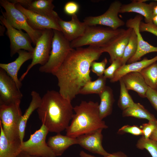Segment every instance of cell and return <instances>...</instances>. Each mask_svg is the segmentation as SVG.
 <instances>
[{
	"instance_id": "cell-25",
	"label": "cell",
	"mask_w": 157,
	"mask_h": 157,
	"mask_svg": "<svg viewBox=\"0 0 157 157\" xmlns=\"http://www.w3.org/2000/svg\"><path fill=\"white\" fill-rule=\"evenodd\" d=\"M31 95L32 97L31 101L24 114L22 115L19 124V135L22 143L23 142V140L28 120L33 112L39 107L42 102V98L37 92L34 90L32 91L31 93Z\"/></svg>"
},
{
	"instance_id": "cell-10",
	"label": "cell",
	"mask_w": 157,
	"mask_h": 157,
	"mask_svg": "<svg viewBox=\"0 0 157 157\" xmlns=\"http://www.w3.org/2000/svg\"><path fill=\"white\" fill-rule=\"evenodd\" d=\"M122 5L120 1L115 0L111 3L108 10L104 14L96 16L86 17L83 22L88 26L101 25L114 30L118 29L125 24L118 16Z\"/></svg>"
},
{
	"instance_id": "cell-21",
	"label": "cell",
	"mask_w": 157,
	"mask_h": 157,
	"mask_svg": "<svg viewBox=\"0 0 157 157\" xmlns=\"http://www.w3.org/2000/svg\"><path fill=\"white\" fill-rule=\"evenodd\" d=\"M53 0H24L22 6L27 9L42 15L57 19L59 17L53 10L54 6Z\"/></svg>"
},
{
	"instance_id": "cell-30",
	"label": "cell",
	"mask_w": 157,
	"mask_h": 157,
	"mask_svg": "<svg viewBox=\"0 0 157 157\" xmlns=\"http://www.w3.org/2000/svg\"><path fill=\"white\" fill-rule=\"evenodd\" d=\"M137 47V36L133 29L129 42L125 47L121 59L122 65L126 64L128 61L134 56L136 52Z\"/></svg>"
},
{
	"instance_id": "cell-5",
	"label": "cell",
	"mask_w": 157,
	"mask_h": 157,
	"mask_svg": "<svg viewBox=\"0 0 157 157\" xmlns=\"http://www.w3.org/2000/svg\"><path fill=\"white\" fill-rule=\"evenodd\" d=\"M124 29L119 28L114 30L108 27L87 26L82 36L70 42L71 46L73 49L86 45L101 48Z\"/></svg>"
},
{
	"instance_id": "cell-13",
	"label": "cell",
	"mask_w": 157,
	"mask_h": 157,
	"mask_svg": "<svg viewBox=\"0 0 157 157\" xmlns=\"http://www.w3.org/2000/svg\"><path fill=\"white\" fill-rule=\"evenodd\" d=\"M16 8L25 15L29 25L33 29L43 31L52 29L61 31L58 22V18L45 16L24 7L18 3L15 4Z\"/></svg>"
},
{
	"instance_id": "cell-6",
	"label": "cell",
	"mask_w": 157,
	"mask_h": 157,
	"mask_svg": "<svg viewBox=\"0 0 157 157\" xmlns=\"http://www.w3.org/2000/svg\"><path fill=\"white\" fill-rule=\"evenodd\" d=\"M20 104H0V121L4 133L10 140L20 139L19 126L22 116Z\"/></svg>"
},
{
	"instance_id": "cell-22",
	"label": "cell",
	"mask_w": 157,
	"mask_h": 157,
	"mask_svg": "<svg viewBox=\"0 0 157 157\" xmlns=\"http://www.w3.org/2000/svg\"><path fill=\"white\" fill-rule=\"evenodd\" d=\"M157 61V55L151 59L146 58L142 60L122 65L115 72L111 83L119 81L125 75L130 72H140L144 68Z\"/></svg>"
},
{
	"instance_id": "cell-42",
	"label": "cell",
	"mask_w": 157,
	"mask_h": 157,
	"mask_svg": "<svg viewBox=\"0 0 157 157\" xmlns=\"http://www.w3.org/2000/svg\"><path fill=\"white\" fill-rule=\"evenodd\" d=\"M149 138L157 142V128L155 129L152 132Z\"/></svg>"
},
{
	"instance_id": "cell-28",
	"label": "cell",
	"mask_w": 157,
	"mask_h": 157,
	"mask_svg": "<svg viewBox=\"0 0 157 157\" xmlns=\"http://www.w3.org/2000/svg\"><path fill=\"white\" fill-rule=\"evenodd\" d=\"M106 78L104 75L99 76L96 80L87 82L80 89L79 94H96L99 95L106 86Z\"/></svg>"
},
{
	"instance_id": "cell-26",
	"label": "cell",
	"mask_w": 157,
	"mask_h": 157,
	"mask_svg": "<svg viewBox=\"0 0 157 157\" xmlns=\"http://www.w3.org/2000/svg\"><path fill=\"white\" fill-rule=\"evenodd\" d=\"M99 95L100 99L99 104V115L103 120L112 113L115 99L113 90L108 86H106Z\"/></svg>"
},
{
	"instance_id": "cell-29",
	"label": "cell",
	"mask_w": 157,
	"mask_h": 157,
	"mask_svg": "<svg viewBox=\"0 0 157 157\" xmlns=\"http://www.w3.org/2000/svg\"><path fill=\"white\" fill-rule=\"evenodd\" d=\"M150 88L157 90V64L156 62L143 69L140 72Z\"/></svg>"
},
{
	"instance_id": "cell-4",
	"label": "cell",
	"mask_w": 157,
	"mask_h": 157,
	"mask_svg": "<svg viewBox=\"0 0 157 157\" xmlns=\"http://www.w3.org/2000/svg\"><path fill=\"white\" fill-rule=\"evenodd\" d=\"M53 35L49 59L44 65L41 66L39 71L42 73L53 74L61 66L70 51L73 49L70 42L64 36L61 31L53 30Z\"/></svg>"
},
{
	"instance_id": "cell-14",
	"label": "cell",
	"mask_w": 157,
	"mask_h": 157,
	"mask_svg": "<svg viewBox=\"0 0 157 157\" xmlns=\"http://www.w3.org/2000/svg\"><path fill=\"white\" fill-rule=\"evenodd\" d=\"M133 30L131 28L124 29L100 48L103 53L106 52L109 55V62L110 63L116 59H122Z\"/></svg>"
},
{
	"instance_id": "cell-38",
	"label": "cell",
	"mask_w": 157,
	"mask_h": 157,
	"mask_svg": "<svg viewBox=\"0 0 157 157\" xmlns=\"http://www.w3.org/2000/svg\"><path fill=\"white\" fill-rule=\"evenodd\" d=\"M139 28L140 32H149L157 36V26L154 25L152 22L146 23L141 21Z\"/></svg>"
},
{
	"instance_id": "cell-19",
	"label": "cell",
	"mask_w": 157,
	"mask_h": 157,
	"mask_svg": "<svg viewBox=\"0 0 157 157\" xmlns=\"http://www.w3.org/2000/svg\"><path fill=\"white\" fill-rule=\"evenodd\" d=\"M146 1L147 0H133L130 3L122 4L119 13H137L144 17L145 23L152 22L153 11L154 7L157 5V3L152 2L147 3L144 2Z\"/></svg>"
},
{
	"instance_id": "cell-37",
	"label": "cell",
	"mask_w": 157,
	"mask_h": 157,
	"mask_svg": "<svg viewBox=\"0 0 157 157\" xmlns=\"http://www.w3.org/2000/svg\"><path fill=\"white\" fill-rule=\"evenodd\" d=\"M80 8L79 4L76 2L71 1L67 2L64 8L65 13L67 15L72 16L76 15Z\"/></svg>"
},
{
	"instance_id": "cell-27",
	"label": "cell",
	"mask_w": 157,
	"mask_h": 157,
	"mask_svg": "<svg viewBox=\"0 0 157 157\" xmlns=\"http://www.w3.org/2000/svg\"><path fill=\"white\" fill-rule=\"evenodd\" d=\"M123 117H131L149 121L156 120L154 115L151 113L140 103H135L131 106L123 110Z\"/></svg>"
},
{
	"instance_id": "cell-11",
	"label": "cell",
	"mask_w": 157,
	"mask_h": 157,
	"mask_svg": "<svg viewBox=\"0 0 157 157\" xmlns=\"http://www.w3.org/2000/svg\"><path fill=\"white\" fill-rule=\"evenodd\" d=\"M0 20L1 24L7 29L6 33L10 42V55L11 57L20 50L33 52L34 48L31 45L32 42L27 33L14 28L3 15L0 16Z\"/></svg>"
},
{
	"instance_id": "cell-20",
	"label": "cell",
	"mask_w": 157,
	"mask_h": 157,
	"mask_svg": "<svg viewBox=\"0 0 157 157\" xmlns=\"http://www.w3.org/2000/svg\"><path fill=\"white\" fill-rule=\"evenodd\" d=\"M128 90L136 92L141 97H146L149 87L140 72H132L124 75L120 79Z\"/></svg>"
},
{
	"instance_id": "cell-1",
	"label": "cell",
	"mask_w": 157,
	"mask_h": 157,
	"mask_svg": "<svg viewBox=\"0 0 157 157\" xmlns=\"http://www.w3.org/2000/svg\"><path fill=\"white\" fill-rule=\"evenodd\" d=\"M103 53L100 48L89 46L73 49L58 69L53 74L58 81L59 92L71 101L81 88L91 81L90 68Z\"/></svg>"
},
{
	"instance_id": "cell-18",
	"label": "cell",
	"mask_w": 157,
	"mask_h": 157,
	"mask_svg": "<svg viewBox=\"0 0 157 157\" xmlns=\"http://www.w3.org/2000/svg\"><path fill=\"white\" fill-rule=\"evenodd\" d=\"M18 56L14 61L8 63H0V67L4 70L13 80L19 89L22 83L18 77V72L22 65L26 61L32 59L33 52L24 50L18 51Z\"/></svg>"
},
{
	"instance_id": "cell-12",
	"label": "cell",
	"mask_w": 157,
	"mask_h": 157,
	"mask_svg": "<svg viewBox=\"0 0 157 157\" xmlns=\"http://www.w3.org/2000/svg\"><path fill=\"white\" fill-rule=\"evenodd\" d=\"M23 95L13 80L0 68V104L21 102Z\"/></svg>"
},
{
	"instance_id": "cell-40",
	"label": "cell",
	"mask_w": 157,
	"mask_h": 157,
	"mask_svg": "<svg viewBox=\"0 0 157 157\" xmlns=\"http://www.w3.org/2000/svg\"><path fill=\"white\" fill-rule=\"evenodd\" d=\"M80 157H96L93 155L88 154L83 151H80L79 154ZM103 157H128L124 153L121 151H118L110 154V155Z\"/></svg>"
},
{
	"instance_id": "cell-46",
	"label": "cell",
	"mask_w": 157,
	"mask_h": 157,
	"mask_svg": "<svg viewBox=\"0 0 157 157\" xmlns=\"http://www.w3.org/2000/svg\"><path fill=\"white\" fill-rule=\"evenodd\" d=\"M155 1H157V0H155Z\"/></svg>"
},
{
	"instance_id": "cell-2",
	"label": "cell",
	"mask_w": 157,
	"mask_h": 157,
	"mask_svg": "<svg viewBox=\"0 0 157 157\" xmlns=\"http://www.w3.org/2000/svg\"><path fill=\"white\" fill-rule=\"evenodd\" d=\"M71 102L54 90H47L42 97L37 112L49 131L60 133L69 126L74 114Z\"/></svg>"
},
{
	"instance_id": "cell-41",
	"label": "cell",
	"mask_w": 157,
	"mask_h": 157,
	"mask_svg": "<svg viewBox=\"0 0 157 157\" xmlns=\"http://www.w3.org/2000/svg\"><path fill=\"white\" fill-rule=\"evenodd\" d=\"M17 157H39L36 156L31 155L23 151H21Z\"/></svg>"
},
{
	"instance_id": "cell-3",
	"label": "cell",
	"mask_w": 157,
	"mask_h": 157,
	"mask_svg": "<svg viewBox=\"0 0 157 157\" xmlns=\"http://www.w3.org/2000/svg\"><path fill=\"white\" fill-rule=\"evenodd\" d=\"M73 110L75 113L70 124L65 130L66 135L76 138L99 129L108 128L100 117L98 102L83 101L73 108Z\"/></svg>"
},
{
	"instance_id": "cell-45",
	"label": "cell",
	"mask_w": 157,
	"mask_h": 157,
	"mask_svg": "<svg viewBox=\"0 0 157 157\" xmlns=\"http://www.w3.org/2000/svg\"><path fill=\"white\" fill-rule=\"evenodd\" d=\"M156 15H157V5L154 8L153 11V17Z\"/></svg>"
},
{
	"instance_id": "cell-47",
	"label": "cell",
	"mask_w": 157,
	"mask_h": 157,
	"mask_svg": "<svg viewBox=\"0 0 157 157\" xmlns=\"http://www.w3.org/2000/svg\"><path fill=\"white\" fill-rule=\"evenodd\" d=\"M156 62V63H157V61Z\"/></svg>"
},
{
	"instance_id": "cell-8",
	"label": "cell",
	"mask_w": 157,
	"mask_h": 157,
	"mask_svg": "<svg viewBox=\"0 0 157 157\" xmlns=\"http://www.w3.org/2000/svg\"><path fill=\"white\" fill-rule=\"evenodd\" d=\"M49 132L47 128L42 124L39 129L31 134L28 140L22 143V151L39 157H56L46 142Z\"/></svg>"
},
{
	"instance_id": "cell-44",
	"label": "cell",
	"mask_w": 157,
	"mask_h": 157,
	"mask_svg": "<svg viewBox=\"0 0 157 157\" xmlns=\"http://www.w3.org/2000/svg\"><path fill=\"white\" fill-rule=\"evenodd\" d=\"M152 22L154 25L157 26V15L153 17Z\"/></svg>"
},
{
	"instance_id": "cell-16",
	"label": "cell",
	"mask_w": 157,
	"mask_h": 157,
	"mask_svg": "<svg viewBox=\"0 0 157 157\" xmlns=\"http://www.w3.org/2000/svg\"><path fill=\"white\" fill-rule=\"evenodd\" d=\"M102 129H99L89 133L81 135L76 138L77 144L88 151L103 156H109L103 148L102 142Z\"/></svg>"
},
{
	"instance_id": "cell-23",
	"label": "cell",
	"mask_w": 157,
	"mask_h": 157,
	"mask_svg": "<svg viewBox=\"0 0 157 157\" xmlns=\"http://www.w3.org/2000/svg\"><path fill=\"white\" fill-rule=\"evenodd\" d=\"M0 157H17L22 151L20 139L9 140L5 136L0 121Z\"/></svg>"
},
{
	"instance_id": "cell-24",
	"label": "cell",
	"mask_w": 157,
	"mask_h": 157,
	"mask_svg": "<svg viewBox=\"0 0 157 157\" xmlns=\"http://www.w3.org/2000/svg\"><path fill=\"white\" fill-rule=\"evenodd\" d=\"M47 143L56 156L62 155L70 146L77 144V142L76 138L58 133L55 135L49 137Z\"/></svg>"
},
{
	"instance_id": "cell-35",
	"label": "cell",
	"mask_w": 157,
	"mask_h": 157,
	"mask_svg": "<svg viewBox=\"0 0 157 157\" xmlns=\"http://www.w3.org/2000/svg\"><path fill=\"white\" fill-rule=\"evenodd\" d=\"M140 127L142 131V136L145 139H149L153 131L157 128V119L149 121L148 123L142 124Z\"/></svg>"
},
{
	"instance_id": "cell-33",
	"label": "cell",
	"mask_w": 157,
	"mask_h": 157,
	"mask_svg": "<svg viewBox=\"0 0 157 157\" xmlns=\"http://www.w3.org/2000/svg\"><path fill=\"white\" fill-rule=\"evenodd\" d=\"M117 133L119 135L129 133L136 136L143 135L142 129L138 126L135 125L131 126L127 125L124 126L118 130Z\"/></svg>"
},
{
	"instance_id": "cell-15",
	"label": "cell",
	"mask_w": 157,
	"mask_h": 157,
	"mask_svg": "<svg viewBox=\"0 0 157 157\" xmlns=\"http://www.w3.org/2000/svg\"><path fill=\"white\" fill-rule=\"evenodd\" d=\"M142 19V16L138 15L133 18L128 20L126 23L128 28L133 29L136 33L138 43L136 52L134 56L128 61V64L138 61L141 59L142 57L147 53L157 52V47L154 46L144 41L140 33L139 26Z\"/></svg>"
},
{
	"instance_id": "cell-17",
	"label": "cell",
	"mask_w": 157,
	"mask_h": 157,
	"mask_svg": "<svg viewBox=\"0 0 157 157\" xmlns=\"http://www.w3.org/2000/svg\"><path fill=\"white\" fill-rule=\"evenodd\" d=\"M58 22L64 36L70 42L82 36L87 26L83 22L79 20L76 15L72 16L68 21H64L59 17Z\"/></svg>"
},
{
	"instance_id": "cell-39",
	"label": "cell",
	"mask_w": 157,
	"mask_h": 157,
	"mask_svg": "<svg viewBox=\"0 0 157 157\" xmlns=\"http://www.w3.org/2000/svg\"><path fill=\"white\" fill-rule=\"evenodd\" d=\"M146 98L157 111V90L149 87L146 93Z\"/></svg>"
},
{
	"instance_id": "cell-36",
	"label": "cell",
	"mask_w": 157,
	"mask_h": 157,
	"mask_svg": "<svg viewBox=\"0 0 157 157\" xmlns=\"http://www.w3.org/2000/svg\"><path fill=\"white\" fill-rule=\"evenodd\" d=\"M107 62L108 60L106 58H104L100 62L94 61L91 65V70L99 77L103 75Z\"/></svg>"
},
{
	"instance_id": "cell-31",
	"label": "cell",
	"mask_w": 157,
	"mask_h": 157,
	"mask_svg": "<svg viewBox=\"0 0 157 157\" xmlns=\"http://www.w3.org/2000/svg\"><path fill=\"white\" fill-rule=\"evenodd\" d=\"M119 81L120 85V92L117 105L121 109L123 110L133 105L135 103L129 94L128 90L122 81L120 79Z\"/></svg>"
},
{
	"instance_id": "cell-9",
	"label": "cell",
	"mask_w": 157,
	"mask_h": 157,
	"mask_svg": "<svg viewBox=\"0 0 157 157\" xmlns=\"http://www.w3.org/2000/svg\"><path fill=\"white\" fill-rule=\"evenodd\" d=\"M53 35V31L52 29H47L43 31L34 48L31 62L19 79L21 81L34 66L38 64L42 66L47 63L51 51Z\"/></svg>"
},
{
	"instance_id": "cell-7",
	"label": "cell",
	"mask_w": 157,
	"mask_h": 157,
	"mask_svg": "<svg viewBox=\"0 0 157 157\" xmlns=\"http://www.w3.org/2000/svg\"><path fill=\"white\" fill-rule=\"evenodd\" d=\"M0 4L5 10L1 12L3 15L14 28L23 30L30 36L34 45L41 35L43 31L33 28L29 24L26 17L17 8L14 3L7 0H1Z\"/></svg>"
},
{
	"instance_id": "cell-32",
	"label": "cell",
	"mask_w": 157,
	"mask_h": 157,
	"mask_svg": "<svg viewBox=\"0 0 157 157\" xmlns=\"http://www.w3.org/2000/svg\"><path fill=\"white\" fill-rule=\"evenodd\" d=\"M136 147L140 149H145L152 157H157V142L149 138L145 139L142 136L138 140Z\"/></svg>"
},
{
	"instance_id": "cell-34",
	"label": "cell",
	"mask_w": 157,
	"mask_h": 157,
	"mask_svg": "<svg viewBox=\"0 0 157 157\" xmlns=\"http://www.w3.org/2000/svg\"><path fill=\"white\" fill-rule=\"evenodd\" d=\"M121 59H118L114 60L111 63L110 66L106 69L104 76L106 79L111 80L113 77L115 72L122 65Z\"/></svg>"
},
{
	"instance_id": "cell-43",
	"label": "cell",
	"mask_w": 157,
	"mask_h": 157,
	"mask_svg": "<svg viewBox=\"0 0 157 157\" xmlns=\"http://www.w3.org/2000/svg\"><path fill=\"white\" fill-rule=\"evenodd\" d=\"M5 26L3 25H0V36H2L3 35L4 33L5 30Z\"/></svg>"
}]
</instances>
